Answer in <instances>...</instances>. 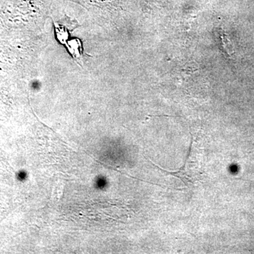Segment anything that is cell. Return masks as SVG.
Segmentation results:
<instances>
[{"label": "cell", "instance_id": "1", "mask_svg": "<svg viewBox=\"0 0 254 254\" xmlns=\"http://www.w3.org/2000/svg\"><path fill=\"white\" fill-rule=\"evenodd\" d=\"M66 48L70 54L72 55L73 58L78 63H81L82 51H83L81 41L78 38L71 40L66 43Z\"/></svg>", "mask_w": 254, "mask_h": 254}, {"label": "cell", "instance_id": "2", "mask_svg": "<svg viewBox=\"0 0 254 254\" xmlns=\"http://www.w3.org/2000/svg\"><path fill=\"white\" fill-rule=\"evenodd\" d=\"M56 33L57 36H58V40L62 43H65L66 40L68 39V33L67 30L66 28L63 27V26H57L56 27Z\"/></svg>", "mask_w": 254, "mask_h": 254}]
</instances>
